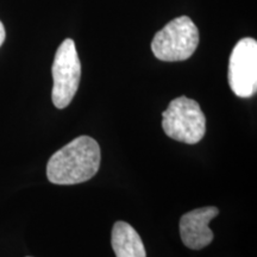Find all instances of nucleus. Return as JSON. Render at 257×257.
Returning <instances> with one entry per match:
<instances>
[{
  "label": "nucleus",
  "instance_id": "7ed1b4c3",
  "mask_svg": "<svg viewBox=\"0 0 257 257\" xmlns=\"http://www.w3.org/2000/svg\"><path fill=\"white\" fill-rule=\"evenodd\" d=\"M199 44V31L187 16L170 21L152 42L154 55L161 61L176 62L191 57Z\"/></svg>",
  "mask_w": 257,
  "mask_h": 257
},
{
  "label": "nucleus",
  "instance_id": "0eeeda50",
  "mask_svg": "<svg viewBox=\"0 0 257 257\" xmlns=\"http://www.w3.org/2000/svg\"><path fill=\"white\" fill-rule=\"evenodd\" d=\"M111 243L115 257H147L140 234L125 221H117L113 225Z\"/></svg>",
  "mask_w": 257,
  "mask_h": 257
},
{
  "label": "nucleus",
  "instance_id": "423d86ee",
  "mask_svg": "<svg viewBox=\"0 0 257 257\" xmlns=\"http://www.w3.org/2000/svg\"><path fill=\"white\" fill-rule=\"evenodd\" d=\"M218 214L219 210L214 206L197 208L184 214L180 219L182 243L192 250H201L211 244L214 234L208 227V224Z\"/></svg>",
  "mask_w": 257,
  "mask_h": 257
},
{
  "label": "nucleus",
  "instance_id": "6e6552de",
  "mask_svg": "<svg viewBox=\"0 0 257 257\" xmlns=\"http://www.w3.org/2000/svg\"><path fill=\"white\" fill-rule=\"evenodd\" d=\"M5 37H6L5 28H4V25H3L2 22H0V47H2L3 43H4Z\"/></svg>",
  "mask_w": 257,
  "mask_h": 257
},
{
  "label": "nucleus",
  "instance_id": "39448f33",
  "mask_svg": "<svg viewBox=\"0 0 257 257\" xmlns=\"http://www.w3.org/2000/svg\"><path fill=\"white\" fill-rule=\"evenodd\" d=\"M227 80L231 91L239 98H250L257 91V42L242 38L234 46L229 61Z\"/></svg>",
  "mask_w": 257,
  "mask_h": 257
},
{
  "label": "nucleus",
  "instance_id": "f257e3e1",
  "mask_svg": "<svg viewBox=\"0 0 257 257\" xmlns=\"http://www.w3.org/2000/svg\"><path fill=\"white\" fill-rule=\"evenodd\" d=\"M100 147L94 138L79 136L50 157L47 176L51 184L76 185L88 181L100 168Z\"/></svg>",
  "mask_w": 257,
  "mask_h": 257
},
{
  "label": "nucleus",
  "instance_id": "20e7f679",
  "mask_svg": "<svg viewBox=\"0 0 257 257\" xmlns=\"http://www.w3.org/2000/svg\"><path fill=\"white\" fill-rule=\"evenodd\" d=\"M53 92L51 99L57 108H66L72 102L79 88L81 63L72 38L64 40L57 49L53 67Z\"/></svg>",
  "mask_w": 257,
  "mask_h": 257
},
{
  "label": "nucleus",
  "instance_id": "f03ea898",
  "mask_svg": "<svg viewBox=\"0 0 257 257\" xmlns=\"http://www.w3.org/2000/svg\"><path fill=\"white\" fill-rule=\"evenodd\" d=\"M162 127L172 140L197 144L206 133V117L197 101L182 95L170 101L163 111Z\"/></svg>",
  "mask_w": 257,
  "mask_h": 257
}]
</instances>
